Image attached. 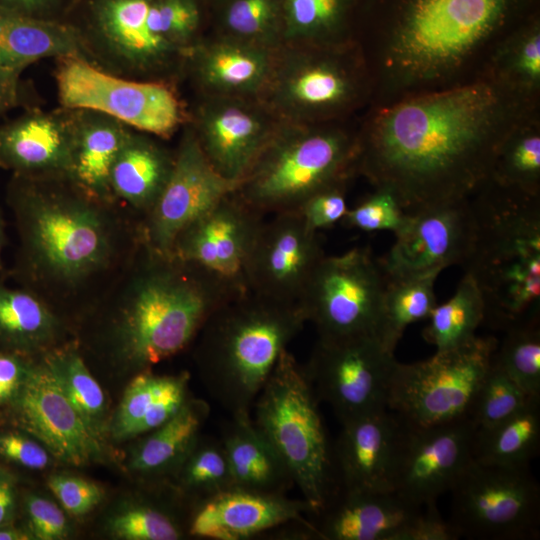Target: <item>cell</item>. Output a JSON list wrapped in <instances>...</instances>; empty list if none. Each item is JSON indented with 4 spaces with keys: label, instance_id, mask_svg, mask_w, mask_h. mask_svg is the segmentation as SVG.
<instances>
[{
    "label": "cell",
    "instance_id": "obj_1",
    "mask_svg": "<svg viewBox=\"0 0 540 540\" xmlns=\"http://www.w3.org/2000/svg\"><path fill=\"white\" fill-rule=\"evenodd\" d=\"M538 110L540 96L489 75L369 107L357 175L392 191L407 213L467 199L490 178L509 132Z\"/></svg>",
    "mask_w": 540,
    "mask_h": 540
},
{
    "label": "cell",
    "instance_id": "obj_2",
    "mask_svg": "<svg viewBox=\"0 0 540 540\" xmlns=\"http://www.w3.org/2000/svg\"><path fill=\"white\" fill-rule=\"evenodd\" d=\"M537 13L540 0H360L371 107L485 76L503 39Z\"/></svg>",
    "mask_w": 540,
    "mask_h": 540
},
{
    "label": "cell",
    "instance_id": "obj_3",
    "mask_svg": "<svg viewBox=\"0 0 540 540\" xmlns=\"http://www.w3.org/2000/svg\"><path fill=\"white\" fill-rule=\"evenodd\" d=\"M469 206L470 242L461 265L482 294L484 321L505 331L540 317V195L489 178Z\"/></svg>",
    "mask_w": 540,
    "mask_h": 540
},
{
    "label": "cell",
    "instance_id": "obj_4",
    "mask_svg": "<svg viewBox=\"0 0 540 540\" xmlns=\"http://www.w3.org/2000/svg\"><path fill=\"white\" fill-rule=\"evenodd\" d=\"M306 320L297 303L247 292L219 307L200 330L197 365L209 394L230 416L250 414Z\"/></svg>",
    "mask_w": 540,
    "mask_h": 540
},
{
    "label": "cell",
    "instance_id": "obj_5",
    "mask_svg": "<svg viewBox=\"0 0 540 540\" xmlns=\"http://www.w3.org/2000/svg\"><path fill=\"white\" fill-rule=\"evenodd\" d=\"M147 250L149 262L118 327L121 351L139 371L183 350L219 307L237 298L200 268Z\"/></svg>",
    "mask_w": 540,
    "mask_h": 540
},
{
    "label": "cell",
    "instance_id": "obj_6",
    "mask_svg": "<svg viewBox=\"0 0 540 540\" xmlns=\"http://www.w3.org/2000/svg\"><path fill=\"white\" fill-rule=\"evenodd\" d=\"M358 127L280 121L233 192L265 216L297 211L316 192L357 175Z\"/></svg>",
    "mask_w": 540,
    "mask_h": 540
},
{
    "label": "cell",
    "instance_id": "obj_7",
    "mask_svg": "<svg viewBox=\"0 0 540 540\" xmlns=\"http://www.w3.org/2000/svg\"><path fill=\"white\" fill-rule=\"evenodd\" d=\"M63 179L13 175L8 200L14 209L27 260L38 271L74 282L100 269L107 261L111 240L99 209Z\"/></svg>",
    "mask_w": 540,
    "mask_h": 540
},
{
    "label": "cell",
    "instance_id": "obj_8",
    "mask_svg": "<svg viewBox=\"0 0 540 540\" xmlns=\"http://www.w3.org/2000/svg\"><path fill=\"white\" fill-rule=\"evenodd\" d=\"M258 98L281 122L347 121L371 106L373 85L356 40L282 43Z\"/></svg>",
    "mask_w": 540,
    "mask_h": 540
},
{
    "label": "cell",
    "instance_id": "obj_9",
    "mask_svg": "<svg viewBox=\"0 0 540 540\" xmlns=\"http://www.w3.org/2000/svg\"><path fill=\"white\" fill-rule=\"evenodd\" d=\"M304 367L284 351L253 408L257 428L286 464L313 513L338 488L333 445Z\"/></svg>",
    "mask_w": 540,
    "mask_h": 540
},
{
    "label": "cell",
    "instance_id": "obj_10",
    "mask_svg": "<svg viewBox=\"0 0 540 540\" xmlns=\"http://www.w3.org/2000/svg\"><path fill=\"white\" fill-rule=\"evenodd\" d=\"M159 0H76L64 21L78 31L87 61L115 75L178 85L189 50L166 33Z\"/></svg>",
    "mask_w": 540,
    "mask_h": 540
},
{
    "label": "cell",
    "instance_id": "obj_11",
    "mask_svg": "<svg viewBox=\"0 0 540 540\" xmlns=\"http://www.w3.org/2000/svg\"><path fill=\"white\" fill-rule=\"evenodd\" d=\"M54 79L59 106L105 114L161 140L189 121L176 84L115 75L79 57L55 60Z\"/></svg>",
    "mask_w": 540,
    "mask_h": 540
},
{
    "label": "cell",
    "instance_id": "obj_12",
    "mask_svg": "<svg viewBox=\"0 0 540 540\" xmlns=\"http://www.w3.org/2000/svg\"><path fill=\"white\" fill-rule=\"evenodd\" d=\"M498 340L476 336L427 360L397 361L390 382L388 409L421 426L469 418L477 389L487 372Z\"/></svg>",
    "mask_w": 540,
    "mask_h": 540
},
{
    "label": "cell",
    "instance_id": "obj_13",
    "mask_svg": "<svg viewBox=\"0 0 540 540\" xmlns=\"http://www.w3.org/2000/svg\"><path fill=\"white\" fill-rule=\"evenodd\" d=\"M449 492V522L460 538L536 540L540 536V486L530 466H502L472 458Z\"/></svg>",
    "mask_w": 540,
    "mask_h": 540
},
{
    "label": "cell",
    "instance_id": "obj_14",
    "mask_svg": "<svg viewBox=\"0 0 540 540\" xmlns=\"http://www.w3.org/2000/svg\"><path fill=\"white\" fill-rule=\"evenodd\" d=\"M386 274L369 248L324 256L297 304L318 337H376Z\"/></svg>",
    "mask_w": 540,
    "mask_h": 540
},
{
    "label": "cell",
    "instance_id": "obj_15",
    "mask_svg": "<svg viewBox=\"0 0 540 540\" xmlns=\"http://www.w3.org/2000/svg\"><path fill=\"white\" fill-rule=\"evenodd\" d=\"M397 360L374 336L318 337L305 373L340 423L388 409Z\"/></svg>",
    "mask_w": 540,
    "mask_h": 540
},
{
    "label": "cell",
    "instance_id": "obj_16",
    "mask_svg": "<svg viewBox=\"0 0 540 540\" xmlns=\"http://www.w3.org/2000/svg\"><path fill=\"white\" fill-rule=\"evenodd\" d=\"M320 540H458L437 506L418 507L393 491L337 488L315 513Z\"/></svg>",
    "mask_w": 540,
    "mask_h": 540
},
{
    "label": "cell",
    "instance_id": "obj_17",
    "mask_svg": "<svg viewBox=\"0 0 540 540\" xmlns=\"http://www.w3.org/2000/svg\"><path fill=\"white\" fill-rule=\"evenodd\" d=\"M475 433L470 418L431 426L399 418L391 490L412 505L435 506L472 460Z\"/></svg>",
    "mask_w": 540,
    "mask_h": 540
},
{
    "label": "cell",
    "instance_id": "obj_18",
    "mask_svg": "<svg viewBox=\"0 0 540 540\" xmlns=\"http://www.w3.org/2000/svg\"><path fill=\"white\" fill-rule=\"evenodd\" d=\"M265 218L231 192L177 236L171 255L200 268L239 297L248 292L245 269Z\"/></svg>",
    "mask_w": 540,
    "mask_h": 540
},
{
    "label": "cell",
    "instance_id": "obj_19",
    "mask_svg": "<svg viewBox=\"0 0 540 540\" xmlns=\"http://www.w3.org/2000/svg\"><path fill=\"white\" fill-rule=\"evenodd\" d=\"M279 123L258 97L197 96L189 107L188 125L205 157L236 185Z\"/></svg>",
    "mask_w": 540,
    "mask_h": 540
},
{
    "label": "cell",
    "instance_id": "obj_20",
    "mask_svg": "<svg viewBox=\"0 0 540 540\" xmlns=\"http://www.w3.org/2000/svg\"><path fill=\"white\" fill-rule=\"evenodd\" d=\"M235 188L234 182L209 163L187 123L181 130L172 172L148 212L144 230L147 248L171 256L177 236Z\"/></svg>",
    "mask_w": 540,
    "mask_h": 540
},
{
    "label": "cell",
    "instance_id": "obj_21",
    "mask_svg": "<svg viewBox=\"0 0 540 540\" xmlns=\"http://www.w3.org/2000/svg\"><path fill=\"white\" fill-rule=\"evenodd\" d=\"M325 256L318 232L298 211L272 214L263 221L248 257L249 292L297 303L313 271Z\"/></svg>",
    "mask_w": 540,
    "mask_h": 540
},
{
    "label": "cell",
    "instance_id": "obj_22",
    "mask_svg": "<svg viewBox=\"0 0 540 540\" xmlns=\"http://www.w3.org/2000/svg\"><path fill=\"white\" fill-rule=\"evenodd\" d=\"M21 427L63 463L81 466L101 456V435L84 421L43 365H32L11 403Z\"/></svg>",
    "mask_w": 540,
    "mask_h": 540
},
{
    "label": "cell",
    "instance_id": "obj_23",
    "mask_svg": "<svg viewBox=\"0 0 540 540\" xmlns=\"http://www.w3.org/2000/svg\"><path fill=\"white\" fill-rule=\"evenodd\" d=\"M471 234L469 198L408 213L387 254L379 258L388 276L444 270L462 264Z\"/></svg>",
    "mask_w": 540,
    "mask_h": 540
},
{
    "label": "cell",
    "instance_id": "obj_24",
    "mask_svg": "<svg viewBox=\"0 0 540 540\" xmlns=\"http://www.w3.org/2000/svg\"><path fill=\"white\" fill-rule=\"evenodd\" d=\"M75 109H23L0 123V168L35 179H66L70 167Z\"/></svg>",
    "mask_w": 540,
    "mask_h": 540
},
{
    "label": "cell",
    "instance_id": "obj_25",
    "mask_svg": "<svg viewBox=\"0 0 540 540\" xmlns=\"http://www.w3.org/2000/svg\"><path fill=\"white\" fill-rule=\"evenodd\" d=\"M275 50L216 32L203 35L188 52L184 79L197 96L258 97Z\"/></svg>",
    "mask_w": 540,
    "mask_h": 540
},
{
    "label": "cell",
    "instance_id": "obj_26",
    "mask_svg": "<svg viewBox=\"0 0 540 540\" xmlns=\"http://www.w3.org/2000/svg\"><path fill=\"white\" fill-rule=\"evenodd\" d=\"M302 499L238 488L224 491L195 505L188 535L212 540H245L313 513Z\"/></svg>",
    "mask_w": 540,
    "mask_h": 540
},
{
    "label": "cell",
    "instance_id": "obj_27",
    "mask_svg": "<svg viewBox=\"0 0 540 540\" xmlns=\"http://www.w3.org/2000/svg\"><path fill=\"white\" fill-rule=\"evenodd\" d=\"M333 445L338 488L392 491L390 474L399 418L389 409L341 423Z\"/></svg>",
    "mask_w": 540,
    "mask_h": 540
},
{
    "label": "cell",
    "instance_id": "obj_28",
    "mask_svg": "<svg viewBox=\"0 0 540 540\" xmlns=\"http://www.w3.org/2000/svg\"><path fill=\"white\" fill-rule=\"evenodd\" d=\"M130 130L108 115L75 109L71 161L66 180L95 201L112 199V167Z\"/></svg>",
    "mask_w": 540,
    "mask_h": 540
},
{
    "label": "cell",
    "instance_id": "obj_29",
    "mask_svg": "<svg viewBox=\"0 0 540 540\" xmlns=\"http://www.w3.org/2000/svg\"><path fill=\"white\" fill-rule=\"evenodd\" d=\"M220 441L234 488L286 495L294 485L286 464L250 414L231 416L223 425Z\"/></svg>",
    "mask_w": 540,
    "mask_h": 540
},
{
    "label": "cell",
    "instance_id": "obj_30",
    "mask_svg": "<svg viewBox=\"0 0 540 540\" xmlns=\"http://www.w3.org/2000/svg\"><path fill=\"white\" fill-rule=\"evenodd\" d=\"M64 57L87 60L73 25L34 18L0 5V66L24 72L40 60Z\"/></svg>",
    "mask_w": 540,
    "mask_h": 540
},
{
    "label": "cell",
    "instance_id": "obj_31",
    "mask_svg": "<svg viewBox=\"0 0 540 540\" xmlns=\"http://www.w3.org/2000/svg\"><path fill=\"white\" fill-rule=\"evenodd\" d=\"M189 374L158 375L140 371L126 387L111 424L116 440L147 434L174 416L191 398Z\"/></svg>",
    "mask_w": 540,
    "mask_h": 540
},
{
    "label": "cell",
    "instance_id": "obj_32",
    "mask_svg": "<svg viewBox=\"0 0 540 540\" xmlns=\"http://www.w3.org/2000/svg\"><path fill=\"white\" fill-rule=\"evenodd\" d=\"M159 138L131 129L112 167L113 198L149 212L172 172L175 151Z\"/></svg>",
    "mask_w": 540,
    "mask_h": 540
},
{
    "label": "cell",
    "instance_id": "obj_33",
    "mask_svg": "<svg viewBox=\"0 0 540 540\" xmlns=\"http://www.w3.org/2000/svg\"><path fill=\"white\" fill-rule=\"evenodd\" d=\"M209 413L206 401L190 398L135 446L128 462L130 470L150 478H172L200 436Z\"/></svg>",
    "mask_w": 540,
    "mask_h": 540
},
{
    "label": "cell",
    "instance_id": "obj_34",
    "mask_svg": "<svg viewBox=\"0 0 540 540\" xmlns=\"http://www.w3.org/2000/svg\"><path fill=\"white\" fill-rule=\"evenodd\" d=\"M360 0H282L283 43L330 45L355 40Z\"/></svg>",
    "mask_w": 540,
    "mask_h": 540
},
{
    "label": "cell",
    "instance_id": "obj_35",
    "mask_svg": "<svg viewBox=\"0 0 540 540\" xmlns=\"http://www.w3.org/2000/svg\"><path fill=\"white\" fill-rule=\"evenodd\" d=\"M441 271L386 275L376 338L389 353L394 354L407 326L427 320L437 305L435 282Z\"/></svg>",
    "mask_w": 540,
    "mask_h": 540
},
{
    "label": "cell",
    "instance_id": "obj_36",
    "mask_svg": "<svg viewBox=\"0 0 540 540\" xmlns=\"http://www.w3.org/2000/svg\"><path fill=\"white\" fill-rule=\"evenodd\" d=\"M540 451V398L487 429L476 430L473 458L502 466H530Z\"/></svg>",
    "mask_w": 540,
    "mask_h": 540
},
{
    "label": "cell",
    "instance_id": "obj_37",
    "mask_svg": "<svg viewBox=\"0 0 540 540\" xmlns=\"http://www.w3.org/2000/svg\"><path fill=\"white\" fill-rule=\"evenodd\" d=\"M56 329V319L38 298L0 284V345L6 351L35 352L53 339Z\"/></svg>",
    "mask_w": 540,
    "mask_h": 540
},
{
    "label": "cell",
    "instance_id": "obj_38",
    "mask_svg": "<svg viewBox=\"0 0 540 540\" xmlns=\"http://www.w3.org/2000/svg\"><path fill=\"white\" fill-rule=\"evenodd\" d=\"M486 75L525 94L540 96V13L503 39L489 62Z\"/></svg>",
    "mask_w": 540,
    "mask_h": 540
},
{
    "label": "cell",
    "instance_id": "obj_39",
    "mask_svg": "<svg viewBox=\"0 0 540 540\" xmlns=\"http://www.w3.org/2000/svg\"><path fill=\"white\" fill-rule=\"evenodd\" d=\"M490 179L507 188L540 195V110L518 123L506 136Z\"/></svg>",
    "mask_w": 540,
    "mask_h": 540
},
{
    "label": "cell",
    "instance_id": "obj_40",
    "mask_svg": "<svg viewBox=\"0 0 540 540\" xmlns=\"http://www.w3.org/2000/svg\"><path fill=\"white\" fill-rule=\"evenodd\" d=\"M485 306L475 281L464 274L454 295L441 305H436L423 338L436 349L444 352L458 348L476 337V330L484 321Z\"/></svg>",
    "mask_w": 540,
    "mask_h": 540
},
{
    "label": "cell",
    "instance_id": "obj_41",
    "mask_svg": "<svg viewBox=\"0 0 540 540\" xmlns=\"http://www.w3.org/2000/svg\"><path fill=\"white\" fill-rule=\"evenodd\" d=\"M176 489L193 501V507L234 488L220 440L198 437L174 476Z\"/></svg>",
    "mask_w": 540,
    "mask_h": 540
},
{
    "label": "cell",
    "instance_id": "obj_42",
    "mask_svg": "<svg viewBox=\"0 0 540 540\" xmlns=\"http://www.w3.org/2000/svg\"><path fill=\"white\" fill-rule=\"evenodd\" d=\"M216 33L277 48L283 43L282 0H218Z\"/></svg>",
    "mask_w": 540,
    "mask_h": 540
},
{
    "label": "cell",
    "instance_id": "obj_43",
    "mask_svg": "<svg viewBox=\"0 0 540 540\" xmlns=\"http://www.w3.org/2000/svg\"><path fill=\"white\" fill-rule=\"evenodd\" d=\"M44 365L88 426L101 435L106 398L81 356L73 350H60L49 354Z\"/></svg>",
    "mask_w": 540,
    "mask_h": 540
},
{
    "label": "cell",
    "instance_id": "obj_44",
    "mask_svg": "<svg viewBox=\"0 0 540 540\" xmlns=\"http://www.w3.org/2000/svg\"><path fill=\"white\" fill-rule=\"evenodd\" d=\"M493 359L526 393L540 397V317L506 329Z\"/></svg>",
    "mask_w": 540,
    "mask_h": 540
},
{
    "label": "cell",
    "instance_id": "obj_45",
    "mask_svg": "<svg viewBox=\"0 0 540 540\" xmlns=\"http://www.w3.org/2000/svg\"><path fill=\"white\" fill-rule=\"evenodd\" d=\"M535 398L540 397L526 393L492 358L475 394L469 418L476 430L487 429L513 416Z\"/></svg>",
    "mask_w": 540,
    "mask_h": 540
},
{
    "label": "cell",
    "instance_id": "obj_46",
    "mask_svg": "<svg viewBox=\"0 0 540 540\" xmlns=\"http://www.w3.org/2000/svg\"><path fill=\"white\" fill-rule=\"evenodd\" d=\"M110 533L125 540H178L185 528L167 509L141 502L115 514L108 522Z\"/></svg>",
    "mask_w": 540,
    "mask_h": 540
},
{
    "label": "cell",
    "instance_id": "obj_47",
    "mask_svg": "<svg viewBox=\"0 0 540 540\" xmlns=\"http://www.w3.org/2000/svg\"><path fill=\"white\" fill-rule=\"evenodd\" d=\"M407 218L408 213L396 195L387 188L376 187L372 194L347 210L341 223L348 228L366 232L387 230L395 235Z\"/></svg>",
    "mask_w": 540,
    "mask_h": 540
},
{
    "label": "cell",
    "instance_id": "obj_48",
    "mask_svg": "<svg viewBox=\"0 0 540 540\" xmlns=\"http://www.w3.org/2000/svg\"><path fill=\"white\" fill-rule=\"evenodd\" d=\"M347 184L325 188L310 196L297 210L307 228L314 232L332 227L344 218L347 210Z\"/></svg>",
    "mask_w": 540,
    "mask_h": 540
},
{
    "label": "cell",
    "instance_id": "obj_49",
    "mask_svg": "<svg viewBox=\"0 0 540 540\" xmlns=\"http://www.w3.org/2000/svg\"><path fill=\"white\" fill-rule=\"evenodd\" d=\"M47 485L64 510L73 516L88 514L101 502L104 495L96 483L72 475H51Z\"/></svg>",
    "mask_w": 540,
    "mask_h": 540
},
{
    "label": "cell",
    "instance_id": "obj_50",
    "mask_svg": "<svg viewBox=\"0 0 540 540\" xmlns=\"http://www.w3.org/2000/svg\"><path fill=\"white\" fill-rule=\"evenodd\" d=\"M24 508L33 538L60 540L68 536L67 518L51 500L37 494H27L24 499Z\"/></svg>",
    "mask_w": 540,
    "mask_h": 540
},
{
    "label": "cell",
    "instance_id": "obj_51",
    "mask_svg": "<svg viewBox=\"0 0 540 540\" xmlns=\"http://www.w3.org/2000/svg\"><path fill=\"white\" fill-rule=\"evenodd\" d=\"M50 453L38 441L15 431H0V456L23 467L41 470L50 465Z\"/></svg>",
    "mask_w": 540,
    "mask_h": 540
},
{
    "label": "cell",
    "instance_id": "obj_52",
    "mask_svg": "<svg viewBox=\"0 0 540 540\" xmlns=\"http://www.w3.org/2000/svg\"><path fill=\"white\" fill-rule=\"evenodd\" d=\"M23 71L0 66V121L14 109L36 106L35 92Z\"/></svg>",
    "mask_w": 540,
    "mask_h": 540
},
{
    "label": "cell",
    "instance_id": "obj_53",
    "mask_svg": "<svg viewBox=\"0 0 540 540\" xmlns=\"http://www.w3.org/2000/svg\"><path fill=\"white\" fill-rule=\"evenodd\" d=\"M22 355L0 352V405L13 402L32 366Z\"/></svg>",
    "mask_w": 540,
    "mask_h": 540
},
{
    "label": "cell",
    "instance_id": "obj_54",
    "mask_svg": "<svg viewBox=\"0 0 540 540\" xmlns=\"http://www.w3.org/2000/svg\"><path fill=\"white\" fill-rule=\"evenodd\" d=\"M76 0H0V5L19 13L50 21H64Z\"/></svg>",
    "mask_w": 540,
    "mask_h": 540
},
{
    "label": "cell",
    "instance_id": "obj_55",
    "mask_svg": "<svg viewBox=\"0 0 540 540\" xmlns=\"http://www.w3.org/2000/svg\"><path fill=\"white\" fill-rule=\"evenodd\" d=\"M15 509V490L10 477L0 482V526L9 524Z\"/></svg>",
    "mask_w": 540,
    "mask_h": 540
},
{
    "label": "cell",
    "instance_id": "obj_56",
    "mask_svg": "<svg viewBox=\"0 0 540 540\" xmlns=\"http://www.w3.org/2000/svg\"><path fill=\"white\" fill-rule=\"evenodd\" d=\"M31 534H28L11 524H5L0 526V540H26L32 539Z\"/></svg>",
    "mask_w": 540,
    "mask_h": 540
},
{
    "label": "cell",
    "instance_id": "obj_57",
    "mask_svg": "<svg viewBox=\"0 0 540 540\" xmlns=\"http://www.w3.org/2000/svg\"><path fill=\"white\" fill-rule=\"evenodd\" d=\"M4 243V221L0 211V270L2 269L1 251Z\"/></svg>",
    "mask_w": 540,
    "mask_h": 540
},
{
    "label": "cell",
    "instance_id": "obj_58",
    "mask_svg": "<svg viewBox=\"0 0 540 540\" xmlns=\"http://www.w3.org/2000/svg\"><path fill=\"white\" fill-rule=\"evenodd\" d=\"M7 477H10V476L5 472V470L2 467H0V482Z\"/></svg>",
    "mask_w": 540,
    "mask_h": 540
},
{
    "label": "cell",
    "instance_id": "obj_59",
    "mask_svg": "<svg viewBox=\"0 0 540 540\" xmlns=\"http://www.w3.org/2000/svg\"><path fill=\"white\" fill-rule=\"evenodd\" d=\"M213 1H214V0H213ZM216 1H218V0H216Z\"/></svg>",
    "mask_w": 540,
    "mask_h": 540
}]
</instances>
